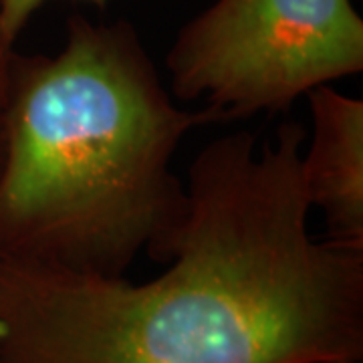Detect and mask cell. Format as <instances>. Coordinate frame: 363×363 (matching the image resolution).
<instances>
[{"label":"cell","mask_w":363,"mask_h":363,"mask_svg":"<svg viewBox=\"0 0 363 363\" xmlns=\"http://www.w3.org/2000/svg\"><path fill=\"white\" fill-rule=\"evenodd\" d=\"M303 147L297 121L206 143L152 281L0 259V363L362 362L363 250L309 233Z\"/></svg>","instance_id":"6da1fadb"},{"label":"cell","mask_w":363,"mask_h":363,"mask_svg":"<svg viewBox=\"0 0 363 363\" xmlns=\"http://www.w3.org/2000/svg\"><path fill=\"white\" fill-rule=\"evenodd\" d=\"M210 109L174 104L130 21L73 14L55 55L13 51L0 156V259L123 277L166 264L188 216L172 160Z\"/></svg>","instance_id":"7a4b0ae2"},{"label":"cell","mask_w":363,"mask_h":363,"mask_svg":"<svg viewBox=\"0 0 363 363\" xmlns=\"http://www.w3.org/2000/svg\"><path fill=\"white\" fill-rule=\"evenodd\" d=\"M172 95L204 99L216 123L285 111L301 95L363 71L351 0H214L166 57Z\"/></svg>","instance_id":"3957f363"},{"label":"cell","mask_w":363,"mask_h":363,"mask_svg":"<svg viewBox=\"0 0 363 363\" xmlns=\"http://www.w3.org/2000/svg\"><path fill=\"white\" fill-rule=\"evenodd\" d=\"M307 97L313 138L301 154L305 192L323 212L329 240L363 250V101L331 85Z\"/></svg>","instance_id":"277c9868"},{"label":"cell","mask_w":363,"mask_h":363,"mask_svg":"<svg viewBox=\"0 0 363 363\" xmlns=\"http://www.w3.org/2000/svg\"><path fill=\"white\" fill-rule=\"evenodd\" d=\"M47 0H0V39L4 45L14 47L18 35L28 25L30 16L39 11ZM105 4L107 0H87Z\"/></svg>","instance_id":"5b68a950"},{"label":"cell","mask_w":363,"mask_h":363,"mask_svg":"<svg viewBox=\"0 0 363 363\" xmlns=\"http://www.w3.org/2000/svg\"><path fill=\"white\" fill-rule=\"evenodd\" d=\"M14 47L4 45L0 39V156H2V140H4V113H6V93H9V65Z\"/></svg>","instance_id":"8992f818"}]
</instances>
